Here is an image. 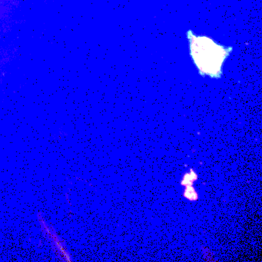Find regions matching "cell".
Instances as JSON below:
<instances>
[{
  "label": "cell",
  "instance_id": "6da1fadb",
  "mask_svg": "<svg viewBox=\"0 0 262 262\" xmlns=\"http://www.w3.org/2000/svg\"><path fill=\"white\" fill-rule=\"evenodd\" d=\"M199 38L198 41L194 40V43L191 45L193 59L201 73L212 77H219L222 65L225 59V51L206 37Z\"/></svg>",
  "mask_w": 262,
  "mask_h": 262
},
{
  "label": "cell",
  "instance_id": "7a4b0ae2",
  "mask_svg": "<svg viewBox=\"0 0 262 262\" xmlns=\"http://www.w3.org/2000/svg\"><path fill=\"white\" fill-rule=\"evenodd\" d=\"M184 197L191 201H196L198 199V194H197L196 191L193 187L192 185L186 186V189L185 190L184 192Z\"/></svg>",
  "mask_w": 262,
  "mask_h": 262
},
{
  "label": "cell",
  "instance_id": "3957f363",
  "mask_svg": "<svg viewBox=\"0 0 262 262\" xmlns=\"http://www.w3.org/2000/svg\"><path fill=\"white\" fill-rule=\"evenodd\" d=\"M197 179V175L194 171L191 170L189 173H186L183 178V180L182 181V185L183 186H190L192 185L194 181Z\"/></svg>",
  "mask_w": 262,
  "mask_h": 262
}]
</instances>
